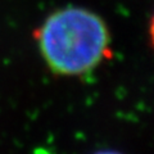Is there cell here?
<instances>
[{
    "label": "cell",
    "mask_w": 154,
    "mask_h": 154,
    "mask_svg": "<svg viewBox=\"0 0 154 154\" xmlns=\"http://www.w3.org/2000/svg\"><path fill=\"white\" fill-rule=\"evenodd\" d=\"M37 42L48 67L58 75L93 71L109 50L105 22L84 8L69 7L50 14L37 30Z\"/></svg>",
    "instance_id": "1"
},
{
    "label": "cell",
    "mask_w": 154,
    "mask_h": 154,
    "mask_svg": "<svg viewBox=\"0 0 154 154\" xmlns=\"http://www.w3.org/2000/svg\"><path fill=\"white\" fill-rule=\"evenodd\" d=\"M96 154H121V153L113 152V150H104V152H99V153H96Z\"/></svg>",
    "instance_id": "2"
}]
</instances>
